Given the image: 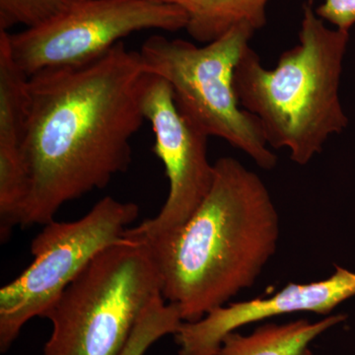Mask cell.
<instances>
[{
	"mask_svg": "<svg viewBox=\"0 0 355 355\" xmlns=\"http://www.w3.org/2000/svg\"><path fill=\"white\" fill-rule=\"evenodd\" d=\"M345 319V315H329L317 322L261 324L249 335L233 331L222 340L216 355H312L311 343Z\"/></svg>",
	"mask_w": 355,
	"mask_h": 355,
	"instance_id": "30bf717a",
	"label": "cell"
},
{
	"mask_svg": "<svg viewBox=\"0 0 355 355\" xmlns=\"http://www.w3.org/2000/svg\"><path fill=\"white\" fill-rule=\"evenodd\" d=\"M150 76L139 53L120 42L91 62L28 78L22 153L29 190L21 226L50 223L64 203L127 171Z\"/></svg>",
	"mask_w": 355,
	"mask_h": 355,
	"instance_id": "6da1fadb",
	"label": "cell"
},
{
	"mask_svg": "<svg viewBox=\"0 0 355 355\" xmlns=\"http://www.w3.org/2000/svg\"><path fill=\"white\" fill-rule=\"evenodd\" d=\"M315 11L321 19L342 31L349 32L355 24V0H324Z\"/></svg>",
	"mask_w": 355,
	"mask_h": 355,
	"instance_id": "5bb4252c",
	"label": "cell"
},
{
	"mask_svg": "<svg viewBox=\"0 0 355 355\" xmlns=\"http://www.w3.org/2000/svg\"><path fill=\"white\" fill-rule=\"evenodd\" d=\"M279 232V212L261 177L237 159L221 157L209 193L184 225L132 239L148 249L165 300L184 322H197L254 286Z\"/></svg>",
	"mask_w": 355,
	"mask_h": 355,
	"instance_id": "7a4b0ae2",
	"label": "cell"
},
{
	"mask_svg": "<svg viewBox=\"0 0 355 355\" xmlns=\"http://www.w3.org/2000/svg\"><path fill=\"white\" fill-rule=\"evenodd\" d=\"M160 295L146 244L123 237L98 254L46 313L51 333L44 355H120L142 313Z\"/></svg>",
	"mask_w": 355,
	"mask_h": 355,
	"instance_id": "277c9868",
	"label": "cell"
},
{
	"mask_svg": "<svg viewBox=\"0 0 355 355\" xmlns=\"http://www.w3.org/2000/svg\"><path fill=\"white\" fill-rule=\"evenodd\" d=\"M355 296V272L336 266L328 279L291 284L270 297L233 302L212 310L197 322H183L175 333L179 355H216L222 340L249 324L270 318L309 312L329 316Z\"/></svg>",
	"mask_w": 355,
	"mask_h": 355,
	"instance_id": "9c48e42d",
	"label": "cell"
},
{
	"mask_svg": "<svg viewBox=\"0 0 355 355\" xmlns=\"http://www.w3.org/2000/svg\"><path fill=\"white\" fill-rule=\"evenodd\" d=\"M76 0H0V31L36 27L69 8Z\"/></svg>",
	"mask_w": 355,
	"mask_h": 355,
	"instance_id": "4fadbf2b",
	"label": "cell"
},
{
	"mask_svg": "<svg viewBox=\"0 0 355 355\" xmlns=\"http://www.w3.org/2000/svg\"><path fill=\"white\" fill-rule=\"evenodd\" d=\"M181 8L188 17L186 30L200 43L220 38L238 25L254 32L265 27L270 0H156Z\"/></svg>",
	"mask_w": 355,
	"mask_h": 355,
	"instance_id": "8fae6325",
	"label": "cell"
},
{
	"mask_svg": "<svg viewBox=\"0 0 355 355\" xmlns=\"http://www.w3.org/2000/svg\"><path fill=\"white\" fill-rule=\"evenodd\" d=\"M298 36L272 69L248 46L236 67L234 90L242 109L260 121L268 146L287 149L294 163L305 166L349 125L340 83L349 32L330 29L310 0Z\"/></svg>",
	"mask_w": 355,
	"mask_h": 355,
	"instance_id": "3957f363",
	"label": "cell"
},
{
	"mask_svg": "<svg viewBox=\"0 0 355 355\" xmlns=\"http://www.w3.org/2000/svg\"><path fill=\"white\" fill-rule=\"evenodd\" d=\"M254 30L238 25L220 38L198 46L160 35L139 51L146 71L169 84L178 109L207 137L225 140L263 170L277 164L260 121L245 111L234 90V73Z\"/></svg>",
	"mask_w": 355,
	"mask_h": 355,
	"instance_id": "5b68a950",
	"label": "cell"
},
{
	"mask_svg": "<svg viewBox=\"0 0 355 355\" xmlns=\"http://www.w3.org/2000/svg\"><path fill=\"white\" fill-rule=\"evenodd\" d=\"M187 24L181 8L156 0H76L43 24L7 32V39L14 62L30 77L91 62L132 33L177 32Z\"/></svg>",
	"mask_w": 355,
	"mask_h": 355,
	"instance_id": "52a82bcc",
	"label": "cell"
},
{
	"mask_svg": "<svg viewBox=\"0 0 355 355\" xmlns=\"http://www.w3.org/2000/svg\"><path fill=\"white\" fill-rule=\"evenodd\" d=\"M144 113L153 128L154 153L162 161L169 193L153 218L128 228L123 237L146 238L184 225L207 197L214 179L207 158V137L178 109L169 84L151 74L144 97Z\"/></svg>",
	"mask_w": 355,
	"mask_h": 355,
	"instance_id": "ba28073f",
	"label": "cell"
},
{
	"mask_svg": "<svg viewBox=\"0 0 355 355\" xmlns=\"http://www.w3.org/2000/svg\"><path fill=\"white\" fill-rule=\"evenodd\" d=\"M183 322L179 308L158 296L142 313L120 355L146 354L160 338L175 335Z\"/></svg>",
	"mask_w": 355,
	"mask_h": 355,
	"instance_id": "7c38bea8",
	"label": "cell"
},
{
	"mask_svg": "<svg viewBox=\"0 0 355 355\" xmlns=\"http://www.w3.org/2000/svg\"><path fill=\"white\" fill-rule=\"evenodd\" d=\"M139 216L135 202L99 200L73 221H51L33 239V261L0 289V350L6 352L23 327L46 317L67 287L106 248L123 239Z\"/></svg>",
	"mask_w": 355,
	"mask_h": 355,
	"instance_id": "8992f818",
	"label": "cell"
}]
</instances>
